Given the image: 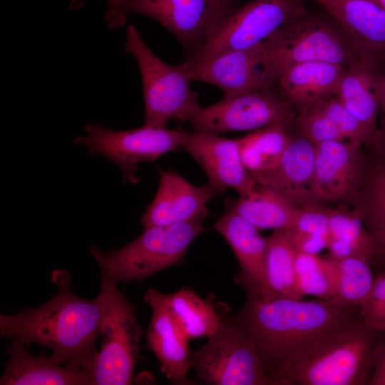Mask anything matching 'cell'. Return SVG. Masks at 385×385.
<instances>
[{
  "label": "cell",
  "mask_w": 385,
  "mask_h": 385,
  "mask_svg": "<svg viewBox=\"0 0 385 385\" xmlns=\"http://www.w3.org/2000/svg\"><path fill=\"white\" fill-rule=\"evenodd\" d=\"M152 314L145 337L148 349L157 357L160 370L173 384H186L192 368L189 339L170 312L150 304Z\"/></svg>",
  "instance_id": "cell-21"
},
{
  "label": "cell",
  "mask_w": 385,
  "mask_h": 385,
  "mask_svg": "<svg viewBox=\"0 0 385 385\" xmlns=\"http://www.w3.org/2000/svg\"><path fill=\"white\" fill-rule=\"evenodd\" d=\"M346 67L326 62H307L292 66L278 78L276 88L288 102L301 108L337 95Z\"/></svg>",
  "instance_id": "cell-22"
},
{
  "label": "cell",
  "mask_w": 385,
  "mask_h": 385,
  "mask_svg": "<svg viewBox=\"0 0 385 385\" xmlns=\"http://www.w3.org/2000/svg\"><path fill=\"white\" fill-rule=\"evenodd\" d=\"M327 248L329 251L327 255L334 260H342L349 257H361L356 248L345 240L329 237Z\"/></svg>",
  "instance_id": "cell-37"
},
{
  "label": "cell",
  "mask_w": 385,
  "mask_h": 385,
  "mask_svg": "<svg viewBox=\"0 0 385 385\" xmlns=\"http://www.w3.org/2000/svg\"><path fill=\"white\" fill-rule=\"evenodd\" d=\"M294 247L289 229L274 230L267 237L266 276L270 289L278 294L303 299L295 275Z\"/></svg>",
  "instance_id": "cell-26"
},
{
  "label": "cell",
  "mask_w": 385,
  "mask_h": 385,
  "mask_svg": "<svg viewBox=\"0 0 385 385\" xmlns=\"http://www.w3.org/2000/svg\"><path fill=\"white\" fill-rule=\"evenodd\" d=\"M334 260L337 267V294L331 301L344 307L359 308L366 300L373 287L374 278L370 264L359 257Z\"/></svg>",
  "instance_id": "cell-30"
},
{
  "label": "cell",
  "mask_w": 385,
  "mask_h": 385,
  "mask_svg": "<svg viewBox=\"0 0 385 385\" xmlns=\"http://www.w3.org/2000/svg\"><path fill=\"white\" fill-rule=\"evenodd\" d=\"M329 237L351 243L356 248L361 258L370 265L374 263V242L356 209L354 211L343 207L329 209Z\"/></svg>",
  "instance_id": "cell-31"
},
{
  "label": "cell",
  "mask_w": 385,
  "mask_h": 385,
  "mask_svg": "<svg viewBox=\"0 0 385 385\" xmlns=\"http://www.w3.org/2000/svg\"><path fill=\"white\" fill-rule=\"evenodd\" d=\"M385 9V0H373Z\"/></svg>",
  "instance_id": "cell-41"
},
{
  "label": "cell",
  "mask_w": 385,
  "mask_h": 385,
  "mask_svg": "<svg viewBox=\"0 0 385 385\" xmlns=\"http://www.w3.org/2000/svg\"><path fill=\"white\" fill-rule=\"evenodd\" d=\"M246 299L235 315L252 339L270 385L278 372L313 341L356 318L359 309L331 300H303L247 289Z\"/></svg>",
  "instance_id": "cell-2"
},
{
  "label": "cell",
  "mask_w": 385,
  "mask_h": 385,
  "mask_svg": "<svg viewBox=\"0 0 385 385\" xmlns=\"http://www.w3.org/2000/svg\"><path fill=\"white\" fill-rule=\"evenodd\" d=\"M329 209L319 205L300 207L292 229L329 237Z\"/></svg>",
  "instance_id": "cell-35"
},
{
  "label": "cell",
  "mask_w": 385,
  "mask_h": 385,
  "mask_svg": "<svg viewBox=\"0 0 385 385\" xmlns=\"http://www.w3.org/2000/svg\"><path fill=\"white\" fill-rule=\"evenodd\" d=\"M86 135L73 140L86 145L89 154H100L120 168L123 183L137 184L138 164L153 162L163 155L183 148L188 131L182 129L142 127L114 130L98 124H87Z\"/></svg>",
  "instance_id": "cell-10"
},
{
  "label": "cell",
  "mask_w": 385,
  "mask_h": 385,
  "mask_svg": "<svg viewBox=\"0 0 385 385\" xmlns=\"http://www.w3.org/2000/svg\"><path fill=\"white\" fill-rule=\"evenodd\" d=\"M51 280L57 290L43 304L13 315L0 314V334L26 346L48 348L53 361L92 375L101 332L99 299L76 295L66 270H54Z\"/></svg>",
  "instance_id": "cell-1"
},
{
  "label": "cell",
  "mask_w": 385,
  "mask_h": 385,
  "mask_svg": "<svg viewBox=\"0 0 385 385\" xmlns=\"http://www.w3.org/2000/svg\"><path fill=\"white\" fill-rule=\"evenodd\" d=\"M358 309L366 326L385 333V268L374 279L368 298Z\"/></svg>",
  "instance_id": "cell-34"
},
{
  "label": "cell",
  "mask_w": 385,
  "mask_h": 385,
  "mask_svg": "<svg viewBox=\"0 0 385 385\" xmlns=\"http://www.w3.org/2000/svg\"><path fill=\"white\" fill-rule=\"evenodd\" d=\"M124 50L132 54L141 75L144 101V125L166 128L171 119L190 121L200 108L197 94L193 91L186 65L166 63L144 42L137 28L127 27Z\"/></svg>",
  "instance_id": "cell-5"
},
{
  "label": "cell",
  "mask_w": 385,
  "mask_h": 385,
  "mask_svg": "<svg viewBox=\"0 0 385 385\" xmlns=\"http://www.w3.org/2000/svg\"><path fill=\"white\" fill-rule=\"evenodd\" d=\"M190 359L192 368L207 384L270 385L252 339L235 316L225 317Z\"/></svg>",
  "instance_id": "cell-9"
},
{
  "label": "cell",
  "mask_w": 385,
  "mask_h": 385,
  "mask_svg": "<svg viewBox=\"0 0 385 385\" xmlns=\"http://www.w3.org/2000/svg\"><path fill=\"white\" fill-rule=\"evenodd\" d=\"M299 208L276 192L255 184L250 192L231 200L227 210L259 230H277L292 228Z\"/></svg>",
  "instance_id": "cell-25"
},
{
  "label": "cell",
  "mask_w": 385,
  "mask_h": 385,
  "mask_svg": "<svg viewBox=\"0 0 385 385\" xmlns=\"http://www.w3.org/2000/svg\"><path fill=\"white\" fill-rule=\"evenodd\" d=\"M99 270L102 343L92 370L93 384H131L142 329L135 305L127 300L108 273Z\"/></svg>",
  "instance_id": "cell-6"
},
{
  "label": "cell",
  "mask_w": 385,
  "mask_h": 385,
  "mask_svg": "<svg viewBox=\"0 0 385 385\" xmlns=\"http://www.w3.org/2000/svg\"><path fill=\"white\" fill-rule=\"evenodd\" d=\"M7 352L1 385H93L91 373L58 364L43 353L32 354L17 339H12Z\"/></svg>",
  "instance_id": "cell-20"
},
{
  "label": "cell",
  "mask_w": 385,
  "mask_h": 385,
  "mask_svg": "<svg viewBox=\"0 0 385 385\" xmlns=\"http://www.w3.org/2000/svg\"><path fill=\"white\" fill-rule=\"evenodd\" d=\"M381 84V60L365 56L346 68L336 95L344 107L374 133Z\"/></svg>",
  "instance_id": "cell-24"
},
{
  "label": "cell",
  "mask_w": 385,
  "mask_h": 385,
  "mask_svg": "<svg viewBox=\"0 0 385 385\" xmlns=\"http://www.w3.org/2000/svg\"><path fill=\"white\" fill-rule=\"evenodd\" d=\"M184 63L192 81L215 85L223 91L225 97L274 88L278 80L264 43Z\"/></svg>",
  "instance_id": "cell-13"
},
{
  "label": "cell",
  "mask_w": 385,
  "mask_h": 385,
  "mask_svg": "<svg viewBox=\"0 0 385 385\" xmlns=\"http://www.w3.org/2000/svg\"><path fill=\"white\" fill-rule=\"evenodd\" d=\"M384 332L360 315L313 341L278 372L272 385H369Z\"/></svg>",
  "instance_id": "cell-3"
},
{
  "label": "cell",
  "mask_w": 385,
  "mask_h": 385,
  "mask_svg": "<svg viewBox=\"0 0 385 385\" xmlns=\"http://www.w3.org/2000/svg\"><path fill=\"white\" fill-rule=\"evenodd\" d=\"M289 230L297 252L319 255L320 252L327 247L329 237Z\"/></svg>",
  "instance_id": "cell-36"
},
{
  "label": "cell",
  "mask_w": 385,
  "mask_h": 385,
  "mask_svg": "<svg viewBox=\"0 0 385 385\" xmlns=\"http://www.w3.org/2000/svg\"><path fill=\"white\" fill-rule=\"evenodd\" d=\"M381 95H380V107H381L384 113V128L381 135V143L383 149L385 152V55L381 59Z\"/></svg>",
  "instance_id": "cell-40"
},
{
  "label": "cell",
  "mask_w": 385,
  "mask_h": 385,
  "mask_svg": "<svg viewBox=\"0 0 385 385\" xmlns=\"http://www.w3.org/2000/svg\"><path fill=\"white\" fill-rule=\"evenodd\" d=\"M375 245L374 263L385 268V164L370 174L356 209ZM383 269V270H384Z\"/></svg>",
  "instance_id": "cell-28"
},
{
  "label": "cell",
  "mask_w": 385,
  "mask_h": 385,
  "mask_svg": "<svg viewBox=\"0 0 385 385\" xmlns=\"http://www.w3.org/2000/svg\"><path fill=\"white\" fill-rule=\"evenodd\" d=\"M239 6L237 0H123L108 27L124 26L130 13L145 15L172 33L188 58Z\"/></svg>",
  "instance_id": "cell-8"
},
{
  "label": "cell",
  "mask_w": 385,
  "mask_h": 385,
  "mask_svg": "<svg viewBox=\"0 0 385 385\" xmlns=\"http://www.w3.org/2000/svg\"><path fill=\"white\" fill-rule=\"evenodd\" d=\"M307 12L304 0H250L240 6L185 61L196 63L227 51L255 47Z\"/></svg>",
  "instance_id": "cell-11"
},
{
  "label": "cell",
  "mask_w": 385,
  "mask_h": 385,
  "mask_svg": "<svg viewBox=\"0 0 385 385\" xmlns=\"http://www.w3.org/2000/svg\"><path fill=\"white\" fill-rule=\"evenodd\" d=\"M159 173L155 196L140 218L144 228L206 217L207 203L220 193L208 183L201 187L195 186L171 170H159Z\"/></svg>",
  "instance_id": "cell-16"
},
{
  "label": "cell",
  "mask_w": 385,
  "mask_h": 385,
  "mask_svg": "<svg viewBox=\"0 0 385 385\" xmlns=\"http://www.w3.org/2000/svg\"><path fill=\"white\" fill-rule=\"evenodd\" d=\"M314 153V145L306 138H292L274 165L250 175L254 184L276 192L298 207L321 204Z\"/></svg>",
  "instance_id": "cell-14"
},
{
  "label": "cell",
  "mask_w": 385,
  "mask_h": 385,
  "mask_svg": "<svg viewBox=\"0 0 385 385\" xmlns=\"http://www.w3.org/2000/svg\"><path fill=\"white\" fill-rule=\"evenodd\" d=\"M279 76L287 68L307 62L349 67L364 56L334 21L307 12L284 25L263 42Z\"/></svg>",
  "instance_id": "cell-7"
},
{
  "label": "cell",
  "mask_w": 385,
  "mask_h": 385,
  "mask_svg": "<svg viewBox=\"0 0 385 385\" xmlns=\"http://www.w3.org/2000/svg\"><path fill=\"white\" fill-rule=\"evenodd\" d=\"M314 147V176L322 202L339 201L354 194L363 172L359 148L340 140Z\"/></svg>",
  "instance_id": "cell-18"
},
{
  "label": "cell",
  "mask_w": 385,
  "mask_h": 385,
  "mask_svg": "<svg viewBox=\"0 0 385 385\" xmlns=\"http://www.w3.org/2000/svg\"><path fill=\"white\" fill-rule=\"evenodd\" d=\"M183 149L202 167L208 183L220 192L233 189L240 195H245L254 188L250 173L242 162L237 139L188 131Z\"/></svg>",
  "instance_id": "cell-15"
},
{
  "label": "cell",
  "mask_w": 385,
  "mask_h": 385,
  "mask_svg": "<svg viewBox=\"0 0 385 385\" xmlns=\"http://www.w3.org/2000/svg\"><path fill=\"white\" fill-rule=\"evenodd\" d=\"M319 104L344 140L359 148L374 137L375 133L353 115L337 98H329Z\"/></svg>",
  "instance_id": "cell-32"
},
{
  "label": "cell",
  "mask_w": 385,
  "mask_h": 385,
  "mask_svg": "<svg viewBox=\"0 0 385 385\" xmlns=\"http://www.w3.org/2000/svg\"><path fill=\"white\" fill-rule=\"evenodd\" d=\"M88 0H73L71 4V7L72 9H78L81 6L86 2ZM108 3V9L105 14V19L108 23L115 16L118 7L122 3L123 0H106Z\"/></svg>",
  "instance_id": "cell-39"
},
{
  "label": "cell",
  "mask_w": 385,
  "mask_h": 385,
  "mask_svg": "<svg viewBox=\"0 0 385 385\" xmlns=\"http://www.w3.org/2000/svg\"><path fill=\"white\" fill-rule=\"evenodd\" d=\"M322 6L364 56L385 55V9L373 0H314Z\"/></svg>",
  "instance_id": "cell-19"
},
{
  "label": "cell",
  "mask_w": 385,
  "mask_h": 385,
  "mask_svg": "<svg viewBox=\"0 0 385 385\" xmlns=\"http://www.w3.org/2000/svg\"><path fill=\"white\" fill-rule=\"evenodd\" d=\"M294 267L297 288L302 297L310 295L324 300L335 298L337 267L333 258L297 252Z\"/></svg>",
  "instance_id": "cell-29"
},
{
  "label": "cell",
  "mask_w": 385,
  "mask_h": 385,
  "mask_svg": "<svg viewBox=\"0 0 385 385\" xmlns=\"http://www.w3.org/2000/svg\"><path fill=\"white\" fill-rule=\"evenodd\" d=\"M214 228L228 242L238 261L240 272L235 277L244 289L270 292L266 276L267 237L236 212L227 210Z\"/></svg>",
  "instance_id": "cell-17"
},
{
  "label": "cell",
  "mask_w": 385,
  "mask_h": 385,
  "mask_svg": "<svg viewBox=\"0 0 385 385\" xmlns=\"http://www.w3.org/2000/svg\"><path fill=\"white\" fill-rule=\"evenodd\" d=\"M369 385H385V337L378 349Z\"/></svg>",
  "instance_id": "cell-38"
},
{
  "label": "cell",
  "mask_w": 385,
  "mask_h": 385,
  "mask_svg": "<svg viewBox=\"0 0 385 385\" xmlns=\"http://www.w3.org/2000/svg\"><path fill=\"white\" fill-rule=\"evenodd\" d=\"M294 113L277 88L225 97L200 107L189 121L196 131L219 134L263 128L272 125L288 127Z\"/></svg>",
  "instance_id": "cell-12"
},
{
  "label": "cell",
  "mask_w": 385,
  "mask_h": 385,
  "mask_svg": "<svg viewBox=\"0 0 385 385\" xmlns=\"http://www.w3.org/2000/svg\"><path fill=\"white\" fill-rule=\"evenodd\" d=\"M205 217L146 227L138 237L120 249L105 252L91 245L89 252L98 267L115 282L141 281L180 263L192 242L205 230Z\"/></svg>",
  "instance_id": "cell-4"
},
{
  "label": "cell",
  "mask_w": 385,
  "mask_h": 385,
  "mask_svg": "<svg viewBox=\"0 0 385 385\" xmlns=\"http://www.w3.org/2000/svg\"><path fill=\"white\" fill-rule=\"evenodd\" d=\"M287 127L272 125L237 139L242 162L250 173H256L274 165L289 143Z\"/></svg>",
  "instance_id": "cell-27"
},
{
  "label": "cell",
  "mask_w": 385,
  "mask_h": 385,
  "mask_svg": "<svg viewBox=\"0 0 385 385\" xmlns=\"http://www.w3.org/2000/svg\"><path fill=\"white\" fill-rule=\"evenodd\" d=\"M143 299L167 309L189 339L210 337L226 317V308L220 310L214 297L203 299L188 288L170 294L150 288Z\"/></svg>",
  "instance_id": "cell-23"
},
{
  "label": "cell",
  "mask_w": 385,
  "mask_h": 385,
  "mask_svg": "<svg viewBox=\"0 0 385 385\" xmlns=\"http://www.w3.org/2000/svg\"><path fill=\"white\" fill-rule=\"evenodd\" d=\"M296 123L302 136L314 145L332 140H344L319 103L302 108Z\"/></svg>",
  "instance_id": "cell-33"
}]
</instances>
